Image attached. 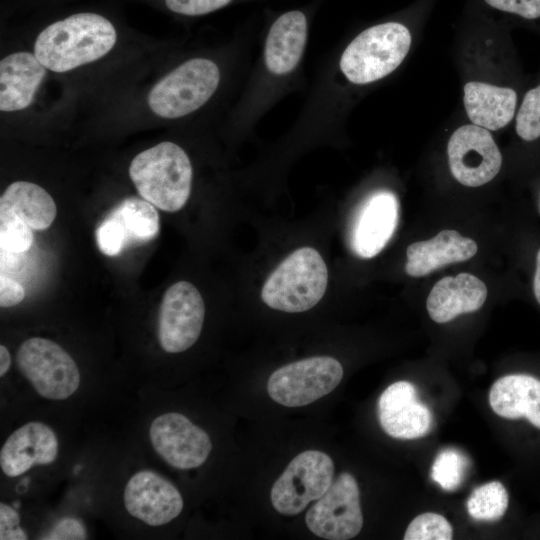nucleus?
<instances>
[{"mask_svg": "<svg viewBox=\"0 0 540 540\" xmlns=\"http://www.w3.org/2000/svg\"><path fill=\"white\" fill-rule=\"evenodd\" d=\"M205 316V305L198 289L187 281L171 285L163 295L158 315L157 335L168 353L189 349L198 340Z\"/></svg>", "mask_w": 540, "mask_h": 540, "instance_id": "10", "label": "nucleus"}, {"mask_svg": "<svg viewBox=\"0 0 540 540\" xmlns=\"http://www.w3.org/2000/svg\"><path fill=\"white\" fill-rule=\"evenodd\" d=\"M192 175L188 155L170 141L140 152L129 166L130 179L139 195L166 212L179 211L186 204Z\"/></svg>", "mask_w": 540, "mask_h": 540, "instance_id": "2", "label": "nucleus"}, {"mask_svg": "<svg viewBox=\"0 0 540 540\" xmlns=\"http://www.w3.org/2000/svg\"><path fill=\"white\" fill-rule=\"evenodd\" d=\"M95 236L99 250L106 256L119 255L127 247L122 230L109 215L99 224Z\"/></svg>", "mask_w": 540, "mask_h": 540, "instance_id": "30", "label": "nucleus"}, {"mask_svg": "<svg viewBox=\"0 0 540 540\" xmlns=\"http://www.w3.org/2000/svg\"><path fill=\"white\" fill-rule=\"evenodd\" d=\"M233 0H165L167 8L177 14L200 16L219 10Z\"/></svg>", "mask_w": 540, "mask_h": 540, "instance_id": "31", "label": "nucleus"}, {"mask_svg": "<svg viewBox=\"0 0 540 540\" xmlns=\"http://www.w3.org/2000/svg\"><path fill=\"white\" fill-rule=\"evenodd\" d=\"M327 282L328 271L322 256L314 248L302 247L292 252L269 275L261 297L273 309L304 312L322 299Z\"/></svg>", "mask_w": 540, "mask_h": 540, "instance_id": "3", "label": "nucleus"}, {"mask_svg": "<svg viewBox=\"0 0 540 540\" xmlns=\"http://www.w3.org/2000/svg\"><path fill=\"white\" fill-rule=\"evenodd\" d=\"M149 437L156 453L177 469L201 466L212 450L209 435L177 412H168L154 418L149 427Z\"/></svg>", "mask_w": 540, "mask_h": 540, "instance_id": "12", "label": "nucleus"}, {"mask_svg": "<svg viewBox=\"0 0 540 540\" xmlns=\"http://www.w3.org/2000/svg\"><path fill=\"white\" fill-rule=\"evenodd\" d=\"M308 20L301 10L281 14L271 25L265 43V63L270 72L283 75L299 63L307 40Z\"/></svg>", "mask_w": 540, "mask_h": 540, "instance_id": "21", "label": "nucleus"}, {"mask_svg": "<svg viewBox=\"0 0 540 540\" xmlns=\"http://www.w3.org/2000/svg\"><path fill=\"white\" fill-rule=\"evenodd\" d=\"M379 422L386 434L396 439H416L432 428L429 408L419 401L415 386L398 381L388 386L378 401Z\"/></svg>", "mask_w": 540, "mask_h": 540, "instance_id": "14", "label": "nucleus"}, {"mask_svg": "<svg viewBox=\"0 0 540 540\" xmlns=\"http://www.w3.org/2000/svg\"><path fill=\"white\" fill-rule=\"evenodd\" d=\"M453 529L440 514L426 512L415 517L408 525L404 540H450Z\"/></svg>", "mask_w": 540, "mask_h": 540, "instance_id": "28", "label": "nucleus"}, {"mask_svg": "<svg viewBox=\"0 0 540 540\" xmlns=\"http://www.w3.org/2000/svg\"><path fill=\"white\" fill-rule=\"evenodd\" d=\"M108 215L122 230L127 246L153 240L159 232V215L145 199L129 197L118 203Z\"/></svg>", "mask_w": 540, "mask_h": 540, "instance_id": "24", "label": "nucleus"}, {"mask_svg": "<svg viewBox=\"0 0 540 540\" xmlns=\"http://www.w3.org/2000/svg\"><path fill=\"white\" fill-rule=\"evenodd\" d=\"M487 298V287L478 277L459 273L439 280L430 291L426 308L430 318L446 323L465 313L477 311Z\"/></svg>", "mask_w": 540, "mask_h": 540, "instance_id": "17", "label": "nucleus"}, {"mask_svg": "<svg viewBox=\"0 0 540 540\" xmlns=\"http://www.w3.org/2000/svg\"><path fill=\"white\" fill-rule=\"evenodd\" d=\"M533 291L537 302L540 304V249L536 256V269L533 279Z\"/></svg>", "mask_w": 540, "mask_h": 540, "instance_id": "37", "label": "nucleus"}, {"mask_svg": "<svg viewBox=\"0 0 540 540\" xmlns=\"http://www.w3.org/2000/svg\"><path fill=\"white\" fill-rule=\"evenodd\" d=\"M492 410L509 420L525 419L540 430V379L529 374L499 378L489 393Z\"/></svg>", "mask_w": 540, "mask_h": 540, "instance_id": "20", "label": "nucleus"}, {"mask_svg": "<svg viewBox=\"0 0 540 540\" xmlns=\"http://www.w3.org/2000/svg\"><path fill=\"white\" fill-rule=\"evenodd\" d=\"M478 250L474 240L461 236L455 230H442L429 240L408 246L405 271L409 276H425L451 263L466 261Z\"/></svg>", "mask_w": 540, "mask_h": 540, "instance_id": "19", "label": "nucleus"}, {"mask_svg": "<svg viewBox=\"0 0 540 540\" xmlns=\"http://www.w3.org/2000/svg\"><path fill=\"white\" fill-rule=\"evenodd\" d=\"M489 7L526 20L540 18V0H483Z\"/></svg>", "mask_w": 540, "mask_h": 540, "instance_id": "32", "label": "nucleus"}, {"mask_svg": "<svg viewBox=\"0 0 540 540\" xmlns=\"http://www.w3.org/2000/svg\"><path fill=\"white\" fill-rule=\"evenodd\" d=\"M26 532L20 526L18 512L5 503H0V539L26 540Z\"/></svg>", "mask_w": 540, "mask_h": 540, "instance_id": "34", "label": "nucleus"}, {"mask_svg": "<svg viewBox=\"0 0 540 540\" xmlns=\"http://www.w3.org/2000/svg\"><path fill=\"white\" fill-rule=\"evenodd\" d=\"M45 74L46 68L34 53L21 51L4 57L0 61V110L28 107Z\"/></svg>", "mask_w": 540, "mask_h": 540, "instance_id": "18", "label": "nucleus"}, {"mask_svg": "<svg viewBox=\"0 0 540 540\" xmlns=\"http://www.w3.org/2000/svg\"><path fill=\"white\" fill-rule=\"evenodd\" d=\"M0 213L18 216L33 230L51 226L57 207L51 195L41 186L28 181H15L0 198Z\"/></svg>", "mask_w": 540, "mask_h": 540, "instance_id": "23", "label": "nucleus"}, {"mask_svg": "<svg viewBox=\"0 0 540 540\" xmlns=\"http://www.w3.org/2000/svg\"><path fill=\"white\" fill-rule=\"evenodd\" d=\"M447 153L453 176L468 187L488 183L502 165V156L492 135L475 124L461 126L453 132Z\"/></svg>", "mask_w": 540, "mask_h": 540, "instance_id": "11", "label": "nucleus"}, {"mask_svg": "<svg viewBox=\"0 0 540 540\" xmlns=\"http://www.w3.org/2000/svg\"><path fill=\"white\" fill-rule=\"evenodd\" d=\"M343 377L338 360L316 356L287 364L269 377V396L286 407L308 405L332 392Z\"/></svg>", "mask_w": 540, "mask_h": 540, "instance_id": "7", "label": "nucleus"}, {"mask_svg": "<svg viewBox=\"0 0 540 540\" xmlns=\"http://www.w3.org/2000/svg\"><path fill=\"white\" fill-rule=\"evenodd\" d=\"M516 132L526 141L540 137V85L525 94L516 117Z\"/></svg>", "mask_w": 540, "mask_h": 540, "instance_id": "29", "label": "nucleus"}, {"mask_svg": "<svg viewBox=\"0 0 540 540\" xmlns=\"http://www.w3.org/2000/svg\"><path fill=\"white\" fill-rule=\"evenodd\" d=\"M516 92L482 82H468L464 86V106L469 119L487 130H499L514 116Z\"/></svg>", "mask_w": 540, "mask_h": 540, "instance_id": "22", "label": "nucleus"}, {"mask_svg": "<svg viewBox=\"0 0 540 540\" xmlns=\"http://www.w3.org/2000/svg\"><path fill=\"white\" fill-rule=\"evenodd\" d=\"M309 530L324 539L348 540L363 526L360 493L355 478L340 474L306 514Z\"/></svg>", "mask_w": 540, "mask_h": 540, "instance_id": "9", "label": "nucleus"}, {"mask_svg": "<svg viewBox=\"0 0 540 540\" xmlns=\"http://www.w3.org/2000/svg\"><path fill=\"white\" fill-rule=\"evenodd\" d=\"M59 451L56 433L48 425L32 421L16 429L0 450V467L8 477H17L33 466L53 463Z\"/></svg>", "mask_w": 540, "mask_h": 540, "instance_id": "16", "label": "nucleus"}, {"mask_svg": "<svg viewBox=\"0 0 540 540\" xmlns=\"http://www.w3.org/2000/svg\"><path fill=\"white\" fill-rule=\"evenodd\" d=\"M509 504V495L504 485L492 481L473 490L468 501L469 515L479 521H498L501 519Z\"/></svg>", "mask_w": 540, "mask_h": 540, "instance_id": "25", "label": "nucleus"}, {"mask_svg": "<svg viewBox=\"0 0 540 540\" xmlns=\"http://www.w3.org/2000/svg\"><path fill=\"white\" fill-rule=\"evenodd\" d=\"M41 539L81 540L86 539V530L80 520L73 517H64L58 520Z\"/></svg>", "mask_w": 540, "mask_h": 540, "instance_id": "33", "label": "nucleus"}, {"mask_svg": "<svg viewBox=\"0 0 540 540\" xmlns=\"http://www.w3.org/2000/svg\"><path fill=\"white\" fill-rule=\"evenodd\" d=\"M33 243L32 228L18 216L0 213V246L7 253L20 254L28 251Z\"/></svg>", "mask_w": 540, "mask_h": 540, "instance_id": "26", "label": "nucleus"}, {"mask_svg": "<svg viewBox=\"0 0 540 540\" xmlns=\"http://www.w3.org/2000/svg\"><path fill=\"white\" fill-rule=\"evenodd\" d=\"M25 297V291L23 287L13 280L12 278L7 277L6 275L1 274L0 276V306L1 307H12L20 302Z\"/></svg>", "mask_w": 540, "mask_h": 540, "instance_id": "35", "label": "nucleus"}, {"mask_svg": "<svg viewBox=\"0 0 540 540\" xmlns=\"http://www.w3.org/2000/svg\"><path fill=\"white\" fill-rule=\"evenodd\" d=\"M466 466V459L461 453L446 449L436 457L431 468V477L441 488L451 491L461 484Z\"/></svg>", "mask_w": 540, "mask_h": 540, "instance_id": "27", "label": "nucleus"}, {"mask_svg": "<svg viewBox=\"0 0 540 540\" xmlns=\"http://www.w3.org/2000/svg\"><path fill=\"white\" fill-rule=\"evenodd\" d=\"M399 218L396 196L386 190L370 195L362 204L351 232V246L361 258H372L386 246Z\"/></svg>", "mask_w": 540, "mask_h": 540, "instance_id": "15", "label": "nucleus"}, {"mask_svg": "<svg viewBox=\"0 0 540 540\" xmlns=\"http://www.w3.org/2000/svg\"><path fill=\"white\" fill-rule=\"evenodd\" d=\"M11 365L10 352L6 346L0 345V376H4Z\"/></svg>", "mask_w": 540, "mask_h": 540, "instance_id": "36", "label": "nucleus"}, {"mask_svg": "<svg viewBox=\"0 0 540 540\" xmlns=\"http://www.w3.org/2000/svg\"><path fill=\"white\" fill-rule=\"evenodd\" d=\"M334 463L318 450L298 454L272 486L273 507L282 515H297L319 499L333 482Z\"/></svg>", "mask_w": 540, "mask_h": 540, "instance_id": "8", "label": "nucleus"}, {"mask_svg": "<svg viewBox=\"0 0 540 540\" xmlns=\"http://www.w3.org/2000/svg\"><path fill=\"white\" fill-rule=\"evenodd\" d=\"M220 81L218 66L205 58L188 60L160 79L148 94L151 111L162 118L188 115L204 105Z\"/></svg>", "mask_w": 540, "mask_h": 540, "instance_id": "5", "label": "nucleus"}, {"mask_svg": "<svg viewBox=\"0 0 540 540\" xmlns=\"http://www.w3.org/2000/svg\"><path fill=\"white\" fill-rule=\"evenodd\" d=\"M123 501L132 517L149 526L165 525L183 509L178 489L151 470H141L131 476L124 488Z\"/></svg>", "mask_w": 540, "mask_h": 540, "instance_id": "13", "label": "nucleus"}, {"mask_svg": "<svg viewBox=\"0 0 540 540\" xmlns=\"http://www.w3.org/2000/svg\"><path fill=\"white\" fill-rule=\"evenodd\" d=\"M16 362L19 371L43 398L65 400L79 388L80 372L76 362L50 339L25 340L17 351Z\"/></svg>", "mask_w": 540, "mask_h": 540, "instance_id": "6", "label": "nucleus"}, {"mask_svg": "<svg viewBox=\"0 0 540 540\" xmlns=\"http://www.w3.org/2000/svg\"><path fill=\"white\" fill-rule=\"evenodd\" d=\"M116 40V30L107 18L77 13L43 29L35 40L34 54L46 69L63 73L102 58Z\"/></svg>", "mask_w": 540, "mask_h": 540, "instance_id": "1", "label": "nucleus"}, {"mask_svg": "<svg viewBox=\"0 0 540 540\" xmlns=\"http://www.w3.org/2000/svg\"><path fill=\"white\" fill-rule=\"evenodd\" d=\"M410 45L411 33L401 22L371 26L346 47L340 59L341 71L355 84L377 81L402 63Z\"/></svg>", "mask_w": 540, "mask_h": 540, "instance_id": "4", "label": "nucleus"}]
</instances>
